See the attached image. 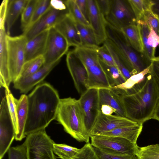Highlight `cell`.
I'll return each mask as SVG.
<instances>
[{
    "instance_id": "cell-1",
    "label": "cell",
    "mask_w": 159,
    "mask_h": 159,
    "mask_svg": "<svg viewBox=\"0 0 159 159\" xmlns=\"http://www.w3.org/2000/svg\"><path fill=\"white\" fill-rule=\"evenodd\" d=\"M28 113L24 134L45 129L56 119L60 100L58 91L47 82L37 85L27 95Z\"/></svg>"
},
{
    "instance_id": "cell-2",
    "label": "cell",
    "mask_w": 159,
    "mask_h": 159,
    "mask_svg": "<svg viewBox=\"0 0 159 159\" xmlns=\"http://www.w3.org/2000/svg\"><path fill=\"white\" fill-rule=\"evenodd\" d=\"M121 96L126 118L141 125L152 119L159 99V89L150 74L136 92Z\"/></svg>"
},
{
    "instance_id": "cell-3",
    "label": "cell",
    "mask_w": 159,
    "mask_h": 159,
    "mask_svg": "<svg viewBox=\"0 0 159 159\" xmlns=\"http://www.w3.org/2000/svg\"><path fill=\"white\" fill-rule=\"evenodd\" d=\"M56 120L64 130L76 140L89 143L83 116L78 100L71 97L60 99Z\"/></svg>"
},
{
    "instance_id": "cell-4",
    "label": "cell",
    "mask_w": 159,
    "mask_h": 159,
    "mask_svg": "<svg viewBox=\"0 0 159 159\" xmlns=\"http://www.w3.org/2000/svg\"><path fill=\"white\" fill-rule=\"evenodd\" d=\"M106 28L107 38L113 43L132 75L139 73L148 67L142 57L130 45L121 30L106 21Z\"/></svg>"
},
{
    "instance_id": "cell-5",
    "label": "cell",
    "mask_w": 159,
    "mask_h": 159,
    "mask_svg": "<svg viewBox=\"0 0 159 159\" xmlns=\"http://www.w3.org/2000/svg\"><path fill=\"white\" fill-rule=\"evenodd\" d=\"M90 138L92 146L105 153L115 155H136L137 144L125 139L102 135H92Z\"/></svg>"
},
{
    "instance_id": "cell-6",
    "label": "cell",
    "mask_w": 159,
    "mask_h": 159,
    "mask_svg": "<svg viewBox=\"0 0 159 159\" xmlns=\"http://www.w3.org/2000/svg\"><path fill=\"white\" fill-rule=\"evenodd\" d=\"M25 142L28 159H57L53 149L55 143L45 129L27 135Z\"/></svg>"
},
{
    "instance_id": "cell-7",
    "label": "cell",
    "mask_w": 159,
    "mask_h": 159,
    "mask_svg": "<svg viewBox=\"0 0 159 159\" xmlns=\"http://www.w3.org/2000/svg\"><path fill=\"white\" fill-rule=\"evenodd\" d=\"M27 41L23 34L15 37L7 34L8 65L11 82L18 79L25 62V50Z\"/></svg>"
},
{
    "instance_id": "cell-8",
    "label": "cell",
    "mask_w": 159,
    "mask_h": 159,
    "mask_svg": "<svg viewBox=\"0 0 159 159\" xmlns=\"http://www.w3.org/2000/svg\"><path fill=\"white\" fill-rule=\"evenodd\" d=\"M83 116L86 131L90 137L100 113L99 89L91 88L78 100Z\"/></svg>"
},
{
    "instance_id": "cell-9",
    "label": "cell",
    "mask_w": 159,
    "mask_h": 159,
    "mask_svg": "<svg viewBox=\"0 0 159 159\" xmlns=\"http://www.w3.org/2000/svg\"><path fill=\"white\" fill-rule=\"evenodd\" d=\"M105 19L107 23L119 30L129 25L137 24L128 0H111L110 11Z\"/></svg>"
},
{
    "instance_id": "cell-10",
    "label": "cell",
    "mask_w": 159,
    "mask_h": 159,
    "mask_svg": "<svg viewBox=\"0 0 159 159\" xmlns=\"http://www.w3.org/2000/svg\"><path fill=\"white\" fill-rule=\"evenodd\" d=\"M70 46L64 37L54 27L49 30L47 44L43 55L44 64L61 60L68 53Z\"/></svg>"
},
{
    "instance_id": "cell-11",
    "label": "cell",
    "mask_w": 159,
    "mask_h": 159,
    "mask_svg": "<svg viewBox=\"0 0 159 159\" xmlns=\"http://www.w3.org/2000/svg\"><path fill=\"white\" fill-rule=\"evenodd\" d=\"M15 135V129L5 96L2 98L0 106V159H2L8 152Z\"/></svg>"
},
{
    "instance_id": "cell-12",
    "label": "cell",
    "mask_w": 159,
    "mask_h": 159,
    "mask_svg": "<svg viewBox=\"0 0 159 159\" xmlns=\"http://www.w3.org/2000/svg\"><path fill=\"white\" fill-rule=\"evenodd\" d=\"M68 14L67 10H60L51 6L49 9L36 22L23 32L27 40L40 33L54 27Z\"/></svg>"
},
{
    "instance_id": "cell-13",
    "label": "cell",
    "mask_w": 159,
    "mask_h": 159,
    "mask_svg": "<svg viewBox=\"0 0 159 159\" xmlns=\"http://www.w3.org/2000/svg\"><path fill=\"white\" fill-rule=\"evenodd\" d=\"M82 62L88 72V89H111L97 54H93L87 57Z\"/></svg>"
},
{
    "instance_id": "cell-14",
    "label": "cell",
    "mask_w": 159,
    "mask_h": 159,
    "mask_svg": "<svg viewBox=\"0 0 159 159\" xmlns=\"http://www.w3.org/2000/svg\"><path fill=\"white\" fill-rule=\"evenodd\" d=\"M66 62L75 87L81 95L88 89L87 70L74 50L66 54Z\"/></svg>"
},
{
    "instance_id": "cell-15",
    "label": "cell",
    "mask_w": 159,
    "mask_h": 159,
    "mask_svg": "<svg viewBox=\"0 0 159 159\" xmlns=\"http://www.w3.org/2000/svg\"><path fill=\"white\" fill-rule=\"evenodd\" d=\"M139 124L125 117L117 115H105L100 113L91 133L99 135L121 127Z\"/></svg>"
},
{
    "instance_id": "cell-16",
    "label": "cell",
    "mask_w": 159,
    "mask_h": 159,
    "mask_svg": "<svg viewBox=\"0 0 159 159\" xmlns=\"http://www.w3.org/2000/svg\"><path fill=\"white\" fill-rule=\"evenodd\" d=\"M89 21L99 46L107 39L105 19L99 8L96 0H87Z\"/></svg>"
},
{
    "instance_id": "cell-17",
    "label": "cell",
    "mask_w": 159,
    "mask_h": 159,
    "mask_svg": "<svg viewBox=\"0 0 159 159\" xmlns=\"http://www.w3.org/2000/svg\"><path fill=\"white\" fill-rule=\"evenodd\" d=\"M60 61L43 65L32 75L25 78H20L13 82L14 87L25 94L34 87L40 84Z\"/></svg>"
},
{
    "instance_id": "cell-18",
    "label": "cell",
    "mask_w": 159,
    "mask_h": 159,
    "mask_svg": "<svg viewBox=\"0 0 159 159\" xmlns=\"http://www.w3.org/2000/svg\"><path fill=\"white\" fill-rule=\"evenodd\" d=\"M152 62L141 72L131 76L124 83L111 88L120 95L133 93L143 85L147 75L150 74Z\"/></svg>"
},
{
    "instance_id": "cell-19",
    "label": "cell",
    "mask_w": 159,
    "mask_h": 159,
    "mask_svg": "<svg viewBox=\"0 0 159 159\" xmlns=\"http://www.w3.org/2000/svg\"><path fill=\"white\" fill-rule=\"evenodd\" d=\"M0 85L9 90V86L11 81L8 68L7 34L5 29H0Z\"/></svg>"
},
{
    "instance_id": "cell-20",
    "label": "cell",
    "mask_w": 159,
    "mask_h": 159,
    "mask_svg": "<svg viewBox=\"0 0 159 159\" xmlns=\"http://www.w3.org/2000/svg\"><path fill=\"white\" fill-rule=\"evenodd\" d=\"M54 27L66 39L70 46H81V43L78 34L75 23L67 14Z\"/></svg>"
},
{
    "instance_id": "cell-21",
    "label": "cell",
    "mask_w": 159,
    "mask_h": 159,
    "mask_svg": "<svg viewBox=\"0 0 159 159\" xmlns=\"http://www.w3.org/2000/svg\"><path fill=\"white\" fill-rule=\"evenodd\" d=\"M49 30L44 31L27 41L25 50V62L43 55Z\"/></svg>"
},
{
    "instance_id": "cell-22",
    "label": "cell",
    "mask_w": 159,
    "mask_h": 159,
    "mask_svg": "<svg viewBox=\"0 0 159 159\" xmlns=\"http://www.w3.org/2000/svg\"><path fill=\"white\" fill-rule=\"evenodd\" d=\"M100 107L102 105L109 106L116 111L115 115L126 117L121 96L111 89H99Z\"/></svg>"
},
{
    "instance_id": "cell-23",
    "label": "cell",
    "mask_w": 159,
    "mask_h": 159,
    "mask_svg": "<svg viewBox=\"0 0 159 159\" xmlns=\"http://www.w3.org/2000/svg\"><path fill=\"white\" fill-rule=\"evenodd\" d=\"M17 128L15 139L21 141L26 137L24 131L28 113L27 96L23 94L18 100L16 105Z\"/></svg>"
},
{
    "instance_id": "cell-24",
    "label": "cell",
    "mask_w": 159,
    "mask_h": 159,
    "mask_svg": "<svg viewBox=\"0 0 159 159\" xmlns=\"http://www.w3.org/2000/svg\"><path fill=\"white\" fill-rule=\"evenodd\" d=\"M29 0H8L5 19L6 33L10 35L11 29L27 4Z\"/></svg>"
},
{
    "instance_id": "cell-25",
    "label": "cell",
    "mask_w": 159,
    "mask_h": 159,
    "mask_svg": "<svg viewBox=\"0 0 159 159\" xmlns=\"http://www.w3.org/2000/svg\"><path fill=\"white\" fill-rule=\"evenodd\" d=\"M142 128L143 125L137 124L134 125L117 128L99 135L120 137L137 144V139L142 131Z\"/></svg>"
},
{
    "instance_id": "cell-26",
    "label": "cell",
    "mask_w": 159,
    "mask_h": 159,
    "mask_svg": "<svg viewBox=\"0 0 159 159\" xmlns=\"http://www.w3.org/2000/svg\"><path fill=\"white\" fill-rule=\"evenodd\" d=\"M120 30L131 47L136 52L142 54L143 46L139 25L137 24H131Z\"/></svg>"
},
{
    "instance_id": "cell-27",
    "label": "cell",
    "mask_w": 159,
    "mask_h": 159,
    "mask_svg": "<svg viewBox=\"0 0 159 159\" xmlns=\"http://www.w3.org/2000/svg\"><path fill=\"white\" fill-rule=\"evenodd\" d=\"M139 28L143 46V52L141 57L146 64L149 66L155 58V49L149 46L148 44V35L150 31V28L144 21L136 22Z\"/></svg>"
},
{
    "instance_id": "cell-28",
    "label": "cell",
    "mask_w": 159,
    "mask_h": 159,
    "mask_svg": "<svg viewBox=\"0 0 159 159\" xmlns=\"http://www.w3.org/2000/svg\"><path fill=\"white\" fill-rule=\"evenodd\" d=\"M75 23L81 43V46L97 49L99 46L90 25L87 26L79 23Z\"/></svg>"
},
{
    "instance_id": "cell-29",
    "label": "cell",
    "mask_w": 159,
    "mask_h": 159,
    "mask_svg": "<svg viewBox=\"0 0 159 159\" xmlns=\"http://www.w3.org/2000/svg\"><path fill=\"white\" fill-rule=\"evenodd\" d=\"M107 47L113 59L115 65L126 80L132 75L127 68L124 60L112 42L107 38L103 43Z\"/></svg>"
},
{
    "instance_id": "cell-30",
    "label": "cell",
    "mask_w": 159,
    "mask_h": 159,
    "mask_svg": "<svg viewBox=\"0 0 159 159\" xmlns=\"http://www.w3.org/2000/svg\"><path fill=\"white\" fill-rule=\"evenodd\" d=\"M99 60L111 89L125 81L126 80L116 66L109 65Z\"/></svg>"
},
{
    "instance_id": "cell-31",
    "label": "cell",
    "mask_w": 159,
    "mask_h": 159,
    "mask_svg": "<svg viewBox=\"0 0 159 159\" xmlns=\"http://www.w3.org/2000/svg\"><path fill=\"white\" fill-rule=\"evenodd\" d=\"M44 63V60L43 56L25 62L18 79L26 78L32 75L39 70L43 65Z\"/></svg>"
},
{
    "instance_id": "cell-32",
    "label": "cell",
    "mask_w": 159,
    "mask_h": 159,
    "mask_svg": "<svg viewBox=\"0 0 159 159\" xmlns=\"http://www.w3.org/2000/svg\"><path fill=\"white\" fill-rule=\"evenodd\" d=\"M134 15L136 22L142 20L143 13L146 11L151 9L152 0H128Z\"/></svg>"
},
{
    "instance_id": "cell-33",
    "label": "cell",
    "mask_w": 159,
    "mask_h": 159,
    "mask_svg": "<svg viewBox=\"0 0 159 159\" xmlns=\"http://www.w3.org/2000/svg\"><path fill=\"white\" fill-rule=\"evenodd\" d=\"M53 149L54 153L61 159H70L80 152V148H78L65 144L54 143Z\"/></svg>"
},
{
    "instance_id": "cell-34",
    "label": "cell",
    "mask_w": 159,
    "mask_h": 159,
    "mask_svg": "<svg viewBox=\"0 0 159 159\" xmlns=\"http://www.w3.org/2000/svg\"><path fill=\"white\" fill-rule=\"evenodd\" d=\"M135 155L139 159H159V144L137 147Z\"/></svg>"
},
{
    "instance_id": "cell-35",
    "label": "cell",
    "mask_w": 159,
    "mask_h": 159,
    "mask_svg": "<svg viewBox=\"0 0 159 159\" xmlns=\"http://www.w3.org/2000/svg\"><path fill=\"white\" fill-rule=\"evenodd\" d=\"M65 2L68 14L75 23L90 26L89 22L81 12L75 0H65Z\"/></svg>"
},
{
    "instance_id": "cell-36",
    "label": "cell",
    "mask_w": 159,
    "mask_h": 159,
    "mask_svg": "<svg viewBox=\"0 0 159 159\" xmlns=\"http://www.w3.org/2000/svg\"><path fill=\"white\" fill-rule=\"evenodd\" d=\"M38 0H29L21 15V28L23 32L28 27Z\"/></svg>"
},
{
    "instance_id": "cell-37",
    "label": "cell",
    "mask_w": 159,
    "mask_h": 159,
    "mask_svg": "<svg viewBox=\"0 0 159 159\" xmlns=\"http://www.w3.org/2000/svg\"><path fill=\"white\" fill-rule=\"evenodd\" d=\"M51 1L49 0H38L30 22L26 29L36 22L51 7Z\"/></svg>"
},
{
    "instance_id": "cell-38",
    "label": "cell",
    "mask_w": 159,
    "mask_h": 159,
    "mask_svg": "<svg viewBox=\"0 0 159 159\" xmlns=\"http://www.w3.org/2000/svg\"><path fill=\"white\" fill-rule=\"evenodd\" d=\"M5 94L9 111L13 122L15 132L17 128L16 105L18 100L15 98L10 90L5 89Z\"/></svg>"
},
{
    "instance_id": "cell-39",
    "label": "cell",
    "mask_w": 159,
    "mask_h": 159,
    "mask_svg": "<svg viewBox=\"0 0 159 159\" xmlns=\"http://www.w3.org/2000/svg\"><path fill=\"white\" fill-rule=\"evenodd\" d=\"M8 153V159H28L27 148L25 142L20 145L10 147Z\"/></svg>"
},
{
    "instance_id": "cell-40",
    "label": "cell",
    "mask_w": 159,
    "mask_h": 159,
    "mask_svg": "<svg viewBox=\"0 0 159 159\" xmlns=\"http://www.w3.org/2000/svg\"><path fill=\"white\" fill-rule=\"evenodd\" d=\"M70 159H99L93 147L89 143H86L80 152Z\"/></svg>"
},
{
    "instance_id": "cell-41",
    "label": "cell",
    "mask_w": 159,
    "mask_h": 159,
    "mask_svg": "<svg viewBox=\"0 0 159 159\" xmlns=\"http://www.w3.org/2000/svg\"><path fill=\"white\" fill-rule=\"evenodd\" d=\"M141 21L145 22L150 28H152L159 35V19L153 13L151 9L144 12L143 19Z\"/></svg>"
},
{
    "instance_id": "cell-42",
    "label": "cell",
    "mask_w": 159,
    "mask_h": 159,
    "mask_svg": "<svg viewBox=\"0 0 159 159\" xmlns=\"http://www.w3.org/2000/svg\"><path fill=\"white\" fill-rule=\"evenodd\" d=\"M96 50L100 60L107 64L115 65L110 52L105 45L103 44L101 46H99Z\"/></svg>"
},
{
    "instance_id": "cell-43",
    "label": "cell",
    "mask_w": 159,
    "mask_h": 159,
    "mask_svg": "<svg viewBox=\"0 0 159 159\" xmlns=\"http://www.w3.org/2000/svg\"><path fill=\"white\" fill-rule=\"evenodd\" d=\"M94 150L99 159H139L136 155H115L105 153L93 147Z\"/></svg>"
},
{
    "instance_id": "cell-44",
    "label": "cell",
    "mask_w": 159,
    "mask_h": 159,
    "mask_svg": "<svg viewBox=\"0 0 159 159\" xmlns=\"http://www.w3.org/2000/svg\"><path fill=\"white\" fill-rule=\"evenodd\" d=\"M152 62V65L150 74L159 89V57H156Z\"/></svg>"
},
{
    "instance_id": "cell-45",
    "label": "cell",
    "mask_w": 159,
    "mask_h": 159,
    "mask_svg": "<svg viewBox=\"0 0 159 159\" xmlns=\"http://www.w3.org/2000/svg\"><path fill=\"white\" fill-rule=\"evenodd\" d=\"M147 43L149 46L155 48L159 44V35L156 33L152 28H150Z\"/></svg>"
},
{
    "instance_id": "cell-46",
    "label": "cell",
    "mask_w": 159,
    "mask_h": 159,
    "mask_svg": "<svg viewBox=\"0 0 159 159\" xmlns=\"http://www.w3.org/2000/svg\"><path fill=\"white\" fill-rule=\"evenodd\" d=\"M101 13L105 17L108 14L111 8V0H96Z\"/></svg>"
},
{
    "instance_id": "cell-47",
    "label": "cell",
    "mask_w": 159,
    "mask_h": 159,
    "mask_svg": "<svg viewBox=\"0 0 159 159\" xmlns=\"http://www.w3.org/2000/svg\"><path fill=\"white\" fill-rule=\"evenodd\" d=\"M8 0H3L1 4L0 8V29H5V19Z\"/></svg>"
},
{
    "instance_id": "cell-48",
    "label": "cell",
    "mask_w": 159,
    "mask_h": 159,
    "mask_svg": "<svg viewBox=\"0 0 159 159\" xmlns=\"http://www.w3.org/2000/svg\"><path fill=\"white\" fill-rule=\"evenodd\" d=\"M75 1L85 18L89 21V10L87 0Z\"/></svg>"
},
{
    "instance_id": "cell-49",
    "label": "cell",
    "mask_w": 159,
    "mask_h": 159,
    "mask_svg": "<svg viewBox=\"0 0 159 159\" xmlns=\"http://www.w3.org/2000/svg\"><path fill=\"white\" fill-rule=\"evenodd\" d=\"M51 6L56 9L60 10H65L67 9L65 0H51Z\"/></svg>"
},
{
    "instance_id": "cell-50",
    "label": "cell",
    "mask_w": 159,
    "mask_h": 159,
    "mask_svg": "<svg viewBox=\"0 0 159 159\" xmlns=\"http://www.w3.org/2000/svg\"><path fill=\"white\" fill-rule=\"evenodd\" d=\"M100 112L105 115H112L114 113L116 114V111L111 107L106 105L100 106Z\"/></svg>"
},
{
    "instance_id": "cell-51",
    "label": "cell",
    "mask_w": 159,
    "mask_h": 159,
    "mask_svg": "<svg viewBox=\"0 0 159 159\" xmlns=\"http://www.w3.org/2000/svg\"><path fill=\"white\" fill-rule=\"evenodd\" d=\"M152 1L153 3L151 7L152 11L159 19V0Z\"/></svg>"
},
{
    "instance_id": "cell-52",
    "label": "cell",
    "mask_w": 159,
    "mask_h": 159,
    "mask_svg": "<svg viewBox=\"0 0 159 159\" xmlns=\"http://www.w3.org/2000/svg\"><path fill=\"white\" fill-rule=\"evenodd\" d=\"M152 119L159 121V99L154 111Z\"/></svg>"
}]
</instances>
